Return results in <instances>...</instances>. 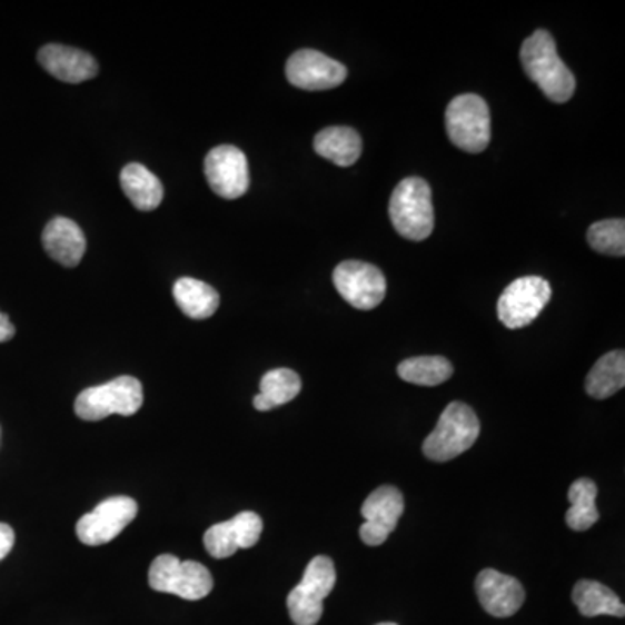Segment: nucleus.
Returning a JSON list of instances; mask_svg holds the SVG:
<instances>
[{
	"mask_svg": "<svg viewBox=\"0 0 625 625\" xmlns=\"http://www.w3.org/2000/svg\"><path fill=\"white\" fill-rule=\"evenodd\" d=\"M523 70L554 103H566L575 92V77L563 63L556 42L546 30H537L519 51Z\"/></svg>",
	"mask_w": 625,
	"mask_h": 625,
	"instance_id": "nucleus-1",
	"label": "nucleus"
},
{
	"mask_svg": "<svg viewBox=\"0 0 625 625\" xmlns=\"http://www.w3.org/2000/svg\"><path fill=\"white\" fill-rule=\"evenodd\" d=\"M389 218L395 230L411 241H423L435 230V209L428 182L407 178L395 188L389 200Z\"/></svg>",
	"mask_w": 625,
	"mask_h": 625,
	"instance_id": "nucleus-2",
	"label": "nucleus"
},
{
	"mask_svg": "<svg viewBox=\"0 0 625 625\" xmlns=\"http://www.w3.org/2000/svg\"><path fill=\"white\" fill-rule=\"evenodd\" d=\"M479 429L476 411L463 401H452L431 435L424 439V456L436 463L456 459L476 444Z\"/></svg>",
	"mask_w": 625,
	"mask_h": 625,
	"instance_id": "nucleus-3",
	"label": "nucleus"
},
{
	"mask_svg": "<svg viewBox=\"0 0 625 625\" xmlns=\"http://www.w3.org/2000/svg\"><path fill=\"white\" fill-rule=\"evenodd\" d=\"M143 386L136 377L122 376L107 385L83 389L76 400V414L83 420H101L108 416H135L143 407Z\"/></svg>",
	"mask_w": 625,
	"mask_h": 625,
	"instance_id": "nucleus-4",
	"label": "nucleus"
},
{
	"mask_svg": "<svg viewBox=\"0 0 625 625\" xmlns=\"http://www.w3.org/2000/svg\"><path fill=\"white\" fill-rule=\"evenodd\" d=\"M445 123L452 143L467 153H482L490 145V110L482 96L460 95L452 99Z\"/></svg>",
	"mask_w": 625,
	"mask_h": 625,
	"instance_id": "nucleus-5",
	"label": "nucleus"
},
{
	"mask_svg": "<svg viewBox=\"0 0 625 625\" xmlns=\"http://www.w3.org/2000/svg\"><path fill=\"white\" fill-rule=\"evenodd\" d=\"M336 566L329 556H317L306 566L299 586L287 598L290 618L296 625H317L324 615V599L336 587Z\"/></svg>",
	"mask_w": 625,
	"mask_h": 625,
	"instance_id": "nucleus-6",
	"label": "nucleus"
},
{
	"mask_svg": "<svg viewBox=\"0 0 625 625\" xmlns=\"http://www.w3.org/2000/svg\"><path fill=\"white\" fill-rule=\"evenodd\" d=\"M148 582L157 593L175 594L188 602L206 598L215 587V578L206 566L197 562H181L172 554H160L153 559Z\"/></svg>",
	"mask_w": 625,
	"mask_h": 625,
	"instance_id": "nucleus-7",
	"label": "nucleus"
},
{
	"mask_svg": "<svg viewBox=\"0 0 625 625\" xmlns=\"http://www.w3.org/2000/svg\"><path fill=\"white\" fill-rule=\"evenodd\" d=\"M553 289L543 277H522L504 290L497 302V317L507 329H523L549 305Z\"/></svg>",
	"mask_w": 625,
	"mask_h": 625,
	"instance_id": "nucleus-8",
	"label": "nucleus"
},
{
	"mask_svg": "<svg viewBox=\"0 0 625 625\" xmlns=\"http://www.w3.org/2000/svg\"><path fill=\"white\" fill-rule=\"evenodd\" d=\"M337 292L353 308L368 311L377 308L386 297V278L377 266L370 262H340L333 275Z\"/></svg>",
	"mask_w": 625,
	"mask_h": 625,
	"instance_id": "nucleus-9",
	"label": "nucleus"
},
{
	"mask_svg": "<svg viewBox=\"0 0 625 625\" xmlns=\"http://www.w3.org/2000/svg\"><path fill=\"white\" fill-rule=\"evenodd\" d=\"M138 516V503L131 497H111L77 523V537L86 546H103L122 534Z\"/></svg>",
	"mask_w": 625,
	"mask_h": 625,
	"instance_id": "nucleus-10",
	"label": "nucleus"
},
{
	"mask_svg": "<svg viewBox=\"0 0 625 625\" xmlns=\"http://www.w3.org/2000/svg\"><path fill=\"white\" fill-rule=\"evenodd\" d=\"M206 178L216 195L237 200L249 190L250 176L247 157L240 148L221 145L206 157Z\"/></svg>",
	"mask_w": 625,
	"mask_h": 625,
	"instance_id": "nucleus-11",
	"label": "nucleus"
},
{
	"mask_svg": "<svg viewBox=\"0 0 625 625\" xmlns=\"http://www.w3.org/2000/svg\"><path fill=\"white\" fill-rule=\"evenodd\" d=\"M286 76L302 91H329L345 82L348 70L345 65L315 49H301L287 61Z\"/></svg>",
	"mask_w": 625,
	"mask_h": 625,
	"instance_id": "nucleus-12",
	"label": "nucleus"
},
{
	"mask_svg": "<svg viewBox=\"0 0 625 625\" xmlns=\"http://www.w3.org/2000/svg\"><path fill=\"white\" fill-rule=\"evenodd\" d=\"M404 510V495L398 488L385 485L374 490L361 506V516L365 518L360 527L361 540L373 547L385 544L396 530Z\"/></svg>",
	"mask_w": 625,
	"mask_h": 625,
	"instance_id": "nucleus-13",
	"label": "nucleus"
},
{
	"mask_svg": "<svg viewBox=\"0 0 625 625\" xmlns=\"http://www.w3.org/2000/svg\"><path fill=\"white\" fill-rule=\"evenodd\" d=\"M261 534V516L254 510H244L235 518L210 527L204 535V546L212 558H230L237 550L256 546Z\"/></svg>",
	"mask_w": 625,
	"mask_h": 625,
	"instance_id": "nucleus-14",
	"label": "nucleus"
},
{
	"mask_svg": "<svg viewBox=\"0 0 625 625\" xmlns=\"http://www.w3.org/2000/svg\"><path fill=\"white\" fill-rule=\"evenodd\" d=\"M476 594L487 614L497 618L513 617L525 603V589L510 575L500 572H479L476 577Z\"/></svg>",
	"mask_w": 625,
	"mask_h": 625,
	"instance_id": "nucleus-15",
	"label": "nucleus"
},
{
	"mask_svg": "<svg viewBox=\"0 0 625 625\" xmlns=\"http://www.w3.org/2000/svg\"><path fill=\"white\" fill-rule=\"evenodd\" d=\"M40 67L61 82L80 83L98 76V61L88 52L67 46L49 44L39 51Z\"/></svg>",
	"mask_w": 625,
	"mask_h": 625,
	"instance_id": "nucleus-16",
	"label": "nucleus"
},
{
	"mask_svg": "<svg viewBox=\"0 0 625 625\" xmlns=\"http://www.w3.org/2000/svg\"><path fill=\"white\" fill-rule=\"evenodd\" d=\"M42 246L56 262L73 268L82 261L88 241L72 219L54 218L46 226Z\"/></svg>",
	"mask_w": 625,
	"mask_h": 625,
	"instance_id": "nucleus-17",
	"label": "nucleus"
},
{
	"mask_svg": "<svg viewBox=\"0 0 625 625\" xmlns=\"http://www.w3.org/2000/svg\"><path fill=\"white\" fill-rule=\"evenodd\" d=\"M312 147L320 157L339 167L353 166L364 150L360 135L351 127H327L318 132Z\"/></svg>",
	"mask_w": 625,
	"mask_h": 625,
	"instance_id": "nucleus-18",
	"label": "nucleus"
},
{
	"mask_svg": "<svg viewBox=\"0 0 625 625\" xmlns=\"http://www.w3.org/2000/svg\"><path fill=\"white\" fill-rule=\"evenodd\" d=\"M120 185L136 209L150 212L162 204V182L141 163H129L123 167Z\"/></svg>",
	"mask_w": 625,
	"mask_h": 625,
	"instance_id": "nucleus-19",
	"label": "nucleus"
},
{
	"mask_svg": "<svg viewBox=\"0 0 625 625\" xmlns=\"http://www.w3.org/2000/svg\"><path fill=\"white\" fill-rule=\"evenodd\" d=\"M258 396H254V408L259 411L274 410L289 404L302 389L301 377L290 368H275L262 376Z\"/></svg>",
	"mask_w": 625,
	"mask_h": 625,
	"instance_id": "nucleus-20",
	"label": "nucleus"
},
{
	"mask_svg": "<svg viewBox=\"0 0 625 625\" xmlns=\"http://www.w3.org/2000/svg\"><path fill=\"white\" fill-rule=\"evenodd\" d=\"M172 292L179 309L194 320H206L218 311V290L207 286L206 281L188 277L179 278Z\"/></svg>",
	"mask_w": 625,
	"mask_h": 625,
	"instance_id": "nucleus-21",
	"label": "nucleus"
},
{
	"mask_svg": "<svg viewBox=\"0 0 625 625\" xmlns=\"http://www.w3.org/2000/svg\"><path fill=\"white\" fill-rule=\"evenodd\" d=\"M625 386V353H606L587 374L586 391L596 400H606Z\"/></svg>",
	"mask_w": 625,
	"mask_h": 625,
	"instance_id": "nucleus-22",
	"label": "nucleus"
},
{
	"mask_svg": "<svg viewBox=\"0 0 625 625\" xmlns=\"http://www.w3.org/2000/svg\"><path fill=\"white\" fill-rule=\"evenodd\" d=\"M572 598L584 617H599V615L624 617L625 615L624 605L617 594L596 581H578Z\"/></svg>",
	"mask_w": 625,
	"mask_h": 625,
	"instance_id": "nucleus-23",
	"label": "nucleus"
},
{
	"mask_svg": "<svg viewBox=\"0 0 625 625\" xmlns=\"http://www.w3.org/2000/svg\"><path fill=\"white\" fill-rule=\"evenodd\" d=\"M596 495L598 487L589 478H581L572 483L568 490L571 509L566 510V525L575 532L589 530L594 523L599 519V510L596 507Z\"/></svg>",
	"mask_w": 625,
	"mask_h": 625,
	"instance_id": "nucleus-24",
	"label": "nucleus"
},
{
	"mask_svg": "<svg viewBox=\"0 0 625 625\" xmlns=\"http://www.w3.org/2000/svg\"><path fill=\"white\" fill-rule=\"evenodd\" d=\"M454 374L450 361L444 357L408 358L398 365V376L416 386H439L447 383Z\"/></svg>",
	"mask_w": 625,
	"mask_h": 625,
	"instance_id": "nucleus-25",
	"label": "nucleus"
},
{
	"mask_svg": "<svg viewBox=\"0 0 625 625\" xmlns=\"http://www.w3.org/2000/svg\"><path fill=\"white\" fill-rule=\"evenodd\" d=\"M587 241L596 252L608 254L622 258L625 254L624 219H605L594 222L587 230Z\"/></svg>",
	"mask_w": 625,
	"mask_h": 625,
	"instance_id": "nucleus-26",
	"label": "nucleus"
},
{
	"mask_svg": "<svg viewBox=\"0 0 625 625\" xmlns=\"http://www.w3.org/2000/svg\"><path fill=\"white\" fill-rule=\"evenodd\" d=\"M14 540H17V537H14V530H12L9 525H6V523H0V562H2L9 553H11L12 546H14Z\"/></svg>",
	"mask_w": 625,
	"mask_h": 625,
	"instance_id": "nucleus-27",
	"label": "nucleus"
},
{
	"mask_svg": "<svg viewBox=\"0 0 625 625\" xmlns=\"http://www.w3.org/2000/svg\"><path fill=\"white\" fill-rule=\"evenodd\" d=\"M14 334H17L14 325L11 324V320H9L6 312L0 311V343H6V340L12 339Z\"/></svg>",
	"mask_w": 625,
	"mask_h": 625,
	"instance_id": "nucleus-28",
	"label": "nucleus"
},
{
	"mask_svg": "<svg viewBox=\"0 0 625 625\" xmlns=\"http://www.w3.org/2000/svg\"><path fill=\"white\" fill-rule=\"evenodd\" d=\"M377 625H396V624H393V622H383V624H377Z\"/></svg>",
	"mask_w": 625,
	"mask_h": 625,
	"instance_id": "nucleus-29",
	"label": "nucleus"
}]
</instances>
